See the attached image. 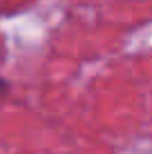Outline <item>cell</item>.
<instances>
[{"instance_id":"cell-1","label":"cell","mask_w":152,"mask_h":154,"mask_svg":"<svg viewBox=\"0 0 152 154\" xmlns=\"http://www.w3.org/2000/svg\"><path fill=\"white\" fill-rule=\"evenodd\" d=\"M5 89H7V83H5V81H2V78H0V94H2V92H5Z\"/></svg>"}]
</instances>
